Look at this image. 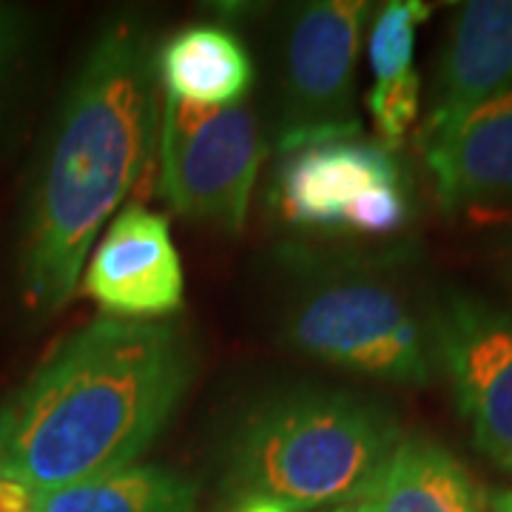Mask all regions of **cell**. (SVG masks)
<instances>
[{"mask_svg":"<svg viewBox=\"0 0 512 512\" xmlns=\"http://www.w3.org/2000/svg\"><path fill=\"white\" fill-rule=\"evenodd\" d=\"M367 18L370 3L362 0H316L288 15L279 55V151L359 134L350 103Z\"/></svg>","mask_w":512,"mask_h":512,"instance_id":"cell-7","label":"cell"},{"mask_svg":"<svg viewBox=\"0 0 512 512\" xmlns=\"http://www.w3.org/2000/svg\"><path fill=\"white\" fill-rule=\"evenodd\" d=\"M402 441L396 416L350 390L282 387L242 410L225 441V481L288 510L353 504Z\"/></svg>","mask_w":512,"mask_h":512,"instance_id":"cell-3","label":"cell"},{"mask_svg":"<svg viewBox=\"0 0 512 512\" xmlns=\"http://www.w3.org/2000/svg\"><path fill=\"white\" fill-rule=\"evenodd\" d=\"M433 342L476 447L512 470V311L476 293H447L433 311Z\"/></svg>","mask_w":512,"mask_h":512,"instance_id":"cell-8","label":"cell"},{"mask_svg":"<svg viewBox=\"0 0 512 512\" xmlns=\"http://www.w3.org/2000/svg\"><path fill=\"white\" fill-rule=\"evenodd\" d=\"M510 279H512V256H510Z\"/></svg>","mask_w":512,"mask_h":512,"instance_id":"cell-22","label":"cell"},{"mask_svg":"<svg viewBox=\"0 0 512 512\" xmlns=\"http://www.w3.org/2000/svg\"><path fill=\"white\" fill-rule=\"evenodd\" d=\"M427 18L430 9L421 0H393L376 15L367 37L370 72L376 77L373 86H387L416 72V32Z\"/></svg>","mask_w":512,"mask_h":512,"instance_id":"cell-15","label":"cell"},{"mask_svg":"<svg viewBox=\"0 0 512 512\" xmlns=\"http://www.w3.org/2000/svg\"><path fill=\"white\" fill-rule=\"evenodd\" d=\"M80 285L111 319L157 322L180 311L185 276L168 220L143 205L117 211L94 242Z\"/></svg>","mask_w":512,"mask_h":512,"instance_id":"cell-9","label":"cell"},{"mask_svg":"<svg viewBox=\"0 0 512 512\" xmlns=\"http://www.w3.org/2000/svg\"><path fill=\"white\" fill-rule=\"evenodd\" d=\"M154 57L140 20H111L60 100L20 220V296L37 319L72 302L103 225L151 160L163 111Z\"/></svg>","mask_w":512,"mask_h":512,"instance_id":"cell-1","label":"cell"},{"mask_svg":"<svg viewBox=\"0 0 512 512\" xmlns=\"http://www.w3.org/2000/svg\"><path fill=\"white\" fill-rule=\"evenodd\" d=\"M165 100L228 109L239 106L256 80L245 43L222 26H185L165 40L154 57Z\"/></svg>","mask_w":512,"mask_h":512,"instance_id":"cell-12","label":"cell"},{"mask_svg":"<svg viewBox=\"0 0 512 512\" xmlns=\"http://www.w3.org/2000/svg\"><path fill=\"white\" fill-rule=\"evenodd\" d=\"M282 299L288 345L322 365L393 384H427L436 370L433 316L396 279L362 262L299 256Z\"/></svg>","mask_w":512,"mask_h":512,"instance_id":"cell-4","label":"cell"},{"mask_svg":"<svg viewBox=\"0 0 512 512\" xmlns=\"http://www.w3.org/2000/svg\"><path fill=\"white\" fill-rule=\"evenodd\" d=\"M367 109L376 120L379 143L390 151L402 146L407 131L419 120L421 109V80L419 74H407L396 83L373 86L367 94Z\"/></svg>","mask_w":512,"mask_h":512,"instance_id":"cell-16","label":"cell"},{"mask_svg":"<svg viewBox=\"0 0 512 512\" xmlns=\"http://www.w3.org/2000/svg\"><path fill=\"white\" fill-rule=\"evenodd\" d=\"M353 507L359 512H484V493L450 450L413 436L399 441Z\"/></svg>","mask_w":512,"mask_h":512,"instance_id":"cell-13","label":"cell"},{"mask_svg":"<svg viewBox=\"0 0 512 512\" xmlns=\"http://www.w3.org/2000/svg\"><path fill=\"white\" fill-rule=\"evenodd\" d=\"M194 373L180 325L94 319L0 404V470L46 493L128 467L168 427Z\"/></svg>","mask_w":512,"mask_h":512,"instance_id":"cell-2","label":"cell"},{"mask_svg":"<svg viewBox=\"0 0 512 512\" xmlns=\"http://www.w3.org/2000/svg\"><path fill=\"white\" fill-rule=\"evenodd\" d=\"M200 484L171 467L128 464L37 493V512H194Z\"/></svg>","mask_w":512,"mask_h":512,"instance_id":"cell-14","label":"cell"},{"mask_svg":"<svg viewBox=\"0 0 512 512\" xmlns=\"http://www.w3.org/2000/svg\"><path fill=\"white\" fill-rule=\"evenodd\" d=\"M507 86H512V0L464 3L441 55L424 137L453 126Z\"/></svg>","mask_w":512,"mask_h":512,"instance_id":"cell-11","label":"cell"},{"mask_svg":"<svg viewBox=\"0 0 512 512\" xmlns=\"http://www.w3.org/2000/svg\"><path fill=\"white\" fill-rule=\"evenodd\" d=\"M279 220L308 231L393 237L410 220V197L393 151L356 134L285 154L274 180Z\"/></svg>","mask_w":512,"mask_h":512,"instance_id":"cell-5","label":"cell"},{"mask_svg":"<svg viewBox=\"0 0 512 512\" xmlns=\"http://www.w3.org/2000/svg\"><path fill=\"white\" fill-rule=\"evenodd\" d=\"M228 512H293L285 504H279L274 498H262V495H237Z\"/></svg>","mask_w":512,"mask_h":512,"instance_id":"cell-19","label":"cell"},{"mask_svg":"<svg viewBox=\"0 0 512 512\" xmlns=\"http://www.w3.org/2000/svg\"><path fill=\"white\" fill-rule=\"evenodd\" d=\"M0 512H37L35 490L6 470H0Z\"/></svg>","mask_w":512,"mask_h":512,"instance_id":"cell-18","label":"cell"},{"mask_svg":"<svg viewBox=\"0 0 512 512\" xmlns=\"http://www.w3.org/2000/svg\"><path fill=\"white\" fill-rule=\"evenodd\" d=\"M29 35H32V26H29L26 9L12 6V3H0V100L9 89V80L29 46Z\"/></svg>","mask_w":512,"mask_h":512,"instance_id":"cell-17","label":"cell"},{"mask_svg":"<svg viewBox=\"0 0 512 512\" xmlns=\"http://www.w3.org/2000/svg\"><path fill=\"white\" fill-rule=\"evenodd\" d=\"M333 512H359V510H356L353 504H345V507H336V510H333Z\"/></svg>","mask_w":512,"mask_h":512,"instance_id":"cell-21","label":"cell"},{"mask_svg":"<svg viewBox=\"0 0 512 512\" xmlns=\"http://www.w3.org/2000/svg\"><path fill=\"white\" fill-rule=\"evenodd\" d=\"M160 194L185 220L239 234L262 163V131L251 106L200 109L163 100Z\"/></svg>","mask_w":512,"mask_h":512,"instance_id":"cell-6","label":"cell"},{"mask_svg":"<svg viewBox=\"0 0 512 512\" xmlns=\"http://www.w3.org/2000/svg\"><path fill=\"white\" fill-rule=\"evenodd\" d=\"M484 512H512L510 490H493V493H484Z\"/></svg>","mask_w":512,"mask_h":512,"instance_id":"cell-20","label":"cell"},{"mask_svg":"<svg viewBox=\"0 0 512 512\" xmlns=\"http://www.w3.org/2000/svg\"><path fill=\"white\" fill-rule=\"evenodd\" d=\"M424 157L444 211L512 200V86L424 137Z\"/></svg>","mask_w":512,"mask_h":512,"instance_id":"cell-10","label":"cell"}]
</instances>
